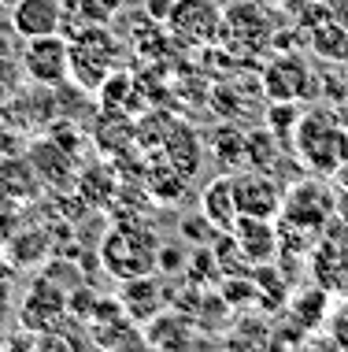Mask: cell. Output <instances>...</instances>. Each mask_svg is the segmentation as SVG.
<instances>
[{
    "label": "cell",
    "instance_id": "6da1fadb",
    "mask_svg": "<svg viewBox=\"0 0 348 352\" xmlns=\"http://www.w3.org/2000/svg\"><path fill=\"white\" fill-rule=\"evenodd\" d=\"M293 152L315 178H330L341 164H348V130L330 108L304 111L293 138Z\"/></svg>",
    "mask_w": 348,
    "mask_h": 352
},
{
    "label": "cell",
    "instance_id": "7a4b0ae2",
    "mask_svg": "<svg viewBox=\"0 0 348 352\" xmlns=\"http://www.w3.org/2000/svg\"><path fill=\"white\" fill-rule=\"evenodd\" d=\"M156 252H159V237L152 234V226L137 223V219H119L100 241V263L119 282L137 278V274H152Z\"/></svg>",
    "mask_w": 348,
    "mask_h": 352
},
{
    "label": "cell",
    "instance_id": "3957f363",
    "mask_svg": "<svg viewBox=\"0 0 348 352\" xmlns=\"http://www.w3.org/2000/svg\"><path fill=\"white\" fill-rule=\"evenodd\" d=\"M119 41L111 37L108 23H86L71 34V78L82 89H100L115 71Z\"/></svg>",
    "mask_w": 348,
    "mask_h": 352
},
{
    "label": "cell",
    "instance_id": "277c9868",
    "mask_svg": "<svg viewBox=\"0 0 348 352\" xmlns=\"http://www.w3.org/2000/svg\"><path fill=\"white\" fill-rule=\"evenodd\" d=\"M281 226H293L304 234H323V226L334 219V193L315 178H300L297 186H289L281 193Z\"/></svg>",
    "mask_w": 348,
    "mask_h": 352
},
{
    "label": "cell",
    "instance_id": "5b68a950",
    "mask_svg": "<svg viewBox=\"0 0 348 352\" xmlns=\"http://www.w3.org/2000/svg\"><path fill=\"white\" fill-rule=\"evenodd\" d=\"M23 71L41 89H60L71 78V37L63 34L30 37L23 52Z\"/></svg>",
    "mask_w": 348,
    "mask_h": 352
},
{
    "label": "cell",
    "instance_id": "8992f818",
    "mask_svg": "<svg viewBox=\"0 0 348 352\" xmlns=\"http://www.w3.org/2000/svg\"><path fill=\"white\" fill-rule=\"evenodd\" d=\"M163 26L182 45H211L222 34V8L215 0H174Z\"/></svg>",
    "mask_w": 348,
    "mask_h": 352
},
{
    "label": "cell",
    "instance_id": "52a82bcc",
    "mask_svg": "<svg viewBox=\"0 0 348 352\" xmlns=\"http://www.w3.org/2000/svg\"><path fill=\"white\" fill-rule=\"evenodd\" d=\"M67 316H71L67 289H63L60 282H52L49 274H41V278L30 285V293L23 297V304H19V327L34 330V334H49V330H56Z\"/></svg>",
    "mask_w": 348,
    "mask_h": 352
},
{
    "label": "cell",
    "instance_id": "ba28073f",
    "mask_svg": "<svg viewBox=\"0 0 348 352\" xmlns=\"http://www.w3.org/2000/svg\"><path fill=\"white\" fill-rule=\"evenodd\" d=\"M230 182H233V201H237L241 215L278 219V212H281V186L270 178V170L237 167L230 175Z\"/></svg>",
    "mask_w": 348,
    "mask_h": 352
},
{
    "label": "cell",
    "instance_id": "9c48e42d",
    "mask_svg": "<svg viewBox=\"0 0 348 352\" xmlns=\"http://www.w3.org/2000/svg\"><path fill=\"white\" fill-rule=\"evenodd\" d=\"M219 41H227L230 49H244V52H256L270 41V19L259 4L252 0H241L222 12V34Z\"/></svg>",
    "mask_w": 348,
    "mask_h": 352
},
{
    "label": "cell",
    "instance_id": "30bf717a",
    "mask_svg": "<svg viewBox=\"0 0 348 352\" xmlns=\"http://www.w3.org/2000/svg\"><path fill=\"white\" fill-rule=\"evenodd\" d=\"M119 304L122 311H126L134 322H141L145 327L152 316H159V311L167 308V285L156 278V274H137V278H122L119 282Z\"/></svg>",
    "mask_w": 348,
    "mask_h": 352
},
{
    "label": "cell",
    "instance_id": "8fae6325",
    "mask_svg": "<svg viewBox=\"0 0 348 352\" xmlns=\"http://www.w3.org/2000/svg\"><path fill=\"white\" fill-rule=\"evenodd\" d=\"M233 241H237L241 256L248 263H275V256L281 249V237L275 230V219H256V215H237L233 223Z\"/></svg>",
    "mask_w": 348,
    "mask_h": 352
},
{
    "label": "cell",
    "instance_id": "7c38bea8",
    "mask_svg": "<svg viewBox=\"0 0 348 352\" xmlns=\"http://www.w3.org/2000/svg\"><path fill=\"white\" fill-rule=\"evenodd\" d=\"M63 19H67L63 0H15L12 4V30L23 41L41 34H60Z\"/></svg>",
    "mask_w": 348,
    "mask_h": 352
},
{
    "label": "cell",
    "instance_id": "4fadbf2b",
    "mask_svg": "<svg viewBox=\"0 0 348 352\" xmlns=\"http://www.w3.org/2000/svg\"><path fill=\"white\" fill-rule=\"evenodd\" d=\"M312 85V71H308L304 56H278L263 74V89L270 100H297Z\"/></svg>",
    "mask_w": 348,
    "mask_h": 352
},
{
    "label": "cell",
    "instance_id": "5bb4252c",
    "mask_svg": "<svg viewBox=\"0 0 348 352\" xmlns=\"http://www.w3.org/2000/svg\"><path fill=\"white\" fill-rule=\"evenodd\" d=\"M193 316H185V311L178 308H163L159 316H152L141 327V334H145V345L152 349H189L196 334H193Z\"/></svg>",
    "mask_w": 348,
    "mask_h": 352
},
{
    "label": "cell",
    "instance_id": "9a60e30c",
    "mask_svg": "<svg viewBox=\"0 0 348 352\" xmlns=\"http://www.w3.org/2000/svg\"><path fill=\"white\" fill-rule=\"evenodd\" d=\"M159 148H163V156L171 160L185 178H193L196 170H200V164H204L200 134H196L193 126H185V122H171V130H167V138H163Z\"/></svg>",
    "mask_w": 348,
    "mask_h": 352
},
{
    "label": "cell",
    "instance_id": "2e32d148",
    "mask_svg": "<svg viewBox=\"0 0 348 352\" xmlns=\"http://www.w3.org/2000/svg\"><path fill=\"white\" fill-rule=\"evenodd\" d=\"M326 316H330V289H326L323 282L308 285V289H297L293 297H289V319H293L304 334L326 327Z\"/></svg>",
    "mask_w": 348,
    "mask_h": 352
},
{
    "label": "cell",
    "instance_id": "e0dca14e",
    "mask_svg": "<svg viewBox=\"0 0 348 352\" xmlns=\"http://www.w3.org/2000/svg\"><path fill=\"white\" fill-rule=\"evenodd\" d=\"M200 212L211 219L219 230H233V223H237V201H233V182H230V175H219V178H211L208 186H204V193H200Z\"/></svg>",
    "mask_w": 348,
    "mask_h": 352
},
{
    "label": "cell",
    "instance_id": "ac0fdd59",
    "mask_svg": "<svg viewBox=\"0 0 348 352\" xmlns=\"http://www.w3.org/2000/svg\"><path fill=\"white\" fill-rule=\"evenodd\" d=\"M89 341L100 349H134L145 345V334H141V322H134L126 311H119L111 319L89 322Z\"/></svg>",
    "mask_w": 348,
    "mask_h": 352
},
{
    "label": "cell",
    "instance_id": "d6986e66",
    "mask_svg": "<svg viewBox=\"0 0 348 352\" xmlns=\"http://www.w3.org/2000/svg\"><path fill=\"white\" fill-rule=\"evenodd\" d=\"M145 182H148V193H152L159 204H178L185 197V189H189V178H185L167 156H159L148 164Z\"/></svg>",
    "mask_w": 348,
    "mask_h": 352
},
{
    "label": "cell",
    "instance_id": "ffe728a7",
    "mask_svg": "<svg viewBox=\"0 0 348 352\" xmlns=\"http://www.w3.org/2000/svg\"><path fill=\"white\" fill-rule=\"evenodd\" d=\"M4 249L12 256L15 267H37V263H49V234L45 230H19V234H12V241Z\"/></svg>",
    "mask_w": 348,
    "mask_h": 352
},
{
    "label": "cell",
    "instance_id": "44dd1931",
    "mask_svg": "<svg viewBox=\"0 0 348 352\" xmlns=\"http://www.w3.org/2000/svg\"><path fill=\"white\" fill-rule=\"evenodd\" d=\"M244 138L248 134H237L233 126H219L211 134V152L219 156V164L227 170H237L244 164Z\"/></svg>",
    "mask_w": 348,
    "mask_h": 352
},
{
    "label": "cell",
    "instance_id": "7402d4cb",
    "mask_svg": "<svg viewBox=\"0 0 348 352\" xmlns=\"http://www.w3.org/2000/svg\"><path fill=\"white\" fill-rule=\"evenodd\" d=\"M74 4H78L82 26H86V23H111V19L122 12L126 0H74Z\"/></svg>",
    "mask_w": 348,
    "mask_h": 352
},
{
    "label": "cell",
    "instance_id": "603a6c76",
    "mask_svg": "<svg viewBox=\"0 0 348 352\" xmlns=\"http://www.w3.org/2000/svg\"><path fill=\"white\" fill-rule=\"evenodd\" d=\"M326 330H330V345L348 349V297H341L337 304H330V316H326Z\"/></svg>",
    "mask_w": 348,
    "mask_h": 352
},
{
    "label": "cell",
    "instance_id": "cb8c5ba5",
    "mask_svg": "<svg viewBox=\"0 0 348 352\" xmlns=\"http://www.w3.org/2000/svg\"><path fill=\"white\" fill-rule=\"evenodd\" d=\"M182 267H185V252L178 249V245H159V252H156V271L174 274V271H182Z\"/></svg>",
    "mask_w": 348,
    "mask_h": 352
},
{
    "label": "cell",
    "instance_id": "d4e9b609",
    "mask_svg": "<svg viewBox=\"0 0 348 352\" xmlns=\"http://www.w3.org/2000/svg\"><path fill=\"white\" fill-rule=\"evenodd\" d=\"M8 316H12V289H8V278H0V349L8 341Z\"/></svg>",
    "mask_w": 348,
    "mask_h": 352
},
{
    "label": "cell",
    "instance_id": "484cf974",
    "mask_svg": "<svg viewBox=\"0 0 348 352\" xmlns=\"http://www.w3.org/2000/svg\"><path fill=\"white\" fill-rule=\"evenodd\" d=\"M171 8H174V0H145V15L152 19V23H159V26L167 23V15H171Z\"/></svg>",
    "mask_w": 348,
    "mask_h": 352
},
{
    "label": "cell",
    "instance_id": "4316f807",
    "mask_svg": "<svg viewBox=\"0 0 348 352\" xmlns=\"http://www.w3.org/2000/svg\"><path fill=\"white\" fill-rule=\"evenodd\" d=\"M334 215L348 226V186H337L334 189Z\"/></svg>",
    "mask_w": 348,
    "mask_h": 352
}]
</instances>
